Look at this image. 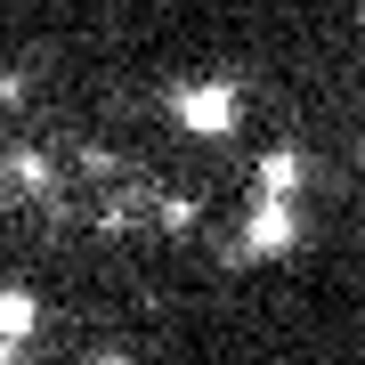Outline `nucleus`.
Instances as JSON below:
<instances>
[{"label":"nucleus","mask_w":365,"mask_h":365,"mask_svg":"<svg viewBox=\"0 0 365 365\" xmlns=\"http://www.w3.org/2000/svg\"><path fill=\"white\" fill-rule=\"evenodd\" d=\"M170 114H179L187 138H235L244 98H235V81H179L170 90Z\"/></svg>","instance_id":"1"},{"label":"nucleus","mask_w":365,"mask_h":365,"mask_svg":"<svg viewBox=\"0 0 365 365\" xmlns=\"http://www.w3.org/2000/svg\"><path fill=\"white\" fill-rule=\"evenodd\" d=\"M98 365H138V357H114V349H106V357H98Z\"/></svg>","instance_id":"4"},{"label":"nucleus","mask_w":365,"mask_h":365,"mask_svg":"<svg viewBox=\"0 0 365 365\" xmlns=\"http://www.w3.org/2000/svg\"><path fill=\"white\" fill-rule=\"evenodd\" d=\"M260 195H300V155H292V146L260 155Z\"/></svg>","instance_id":"2"},{"label":"nucleus","mask_w":365,"mask_h":365,"mask_svg":"<svg viewBox=\"0 0 365 365\" xmlns=\"http://www.w3.org/2000/svg\"><path fill=\"white\" fill-rule=\"evenodd\" d=\"M9 179L25 187V195H49V187H57L49 179V155H9Z\"/></svg>","instance_id":"3"}]
</instances>
